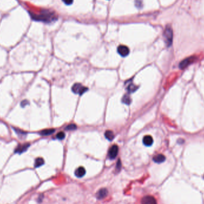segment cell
<instances>
[{
	"label": "cell",
	"mask_w": 204,
	"mask_h": 204,
	"mask_svg": "<svg viewBox=\"0 0 204 204\" xmlns=\"http://www.w3.org/2000/svg\"><path fill=\"white\" fill-rule=\"evenodd\" d=\"M108 194V191L105 188H103L100 189L98 192L97 193L96 195H97V198L99 199H101L105 198Z\"/></svg>",
	"instance_id": "cell-8"
},
{
	"label": "cell",
	"mask_w": 204,
	"mask_h": 204,
	"mask_svg": "<svg viewBox=\"0 0 204 204\" xmlns=\"http://www.w3.org/2000/svg\"><path fill=\"white\" fill-rule=\"evenodd\" d=\"M105 135L106 138L109 141H112L115 137L114 133L112 131H110V130L106 131L105 132Z\"/></svg>",
	"instance_id": "cell-13"
},
{
	"label": "cell",
	"mask_w": 204,
	"mask_h": 204,
	"mask_svg": "<svg viewBox=\"0 0 204 204\" xmlns=\"http://www.w3.org/2000/svg\"><path fill=\"white\" fill-rule=\"evenodd\" d=\"M28 101L27 100H24V101H22V103H21V106L22 107H24L25 106H26V105H28Z\"/></svg>",
	"instance_id": "cell-20"
},
{
	"label": "cell",
	"mask_w": 204,
	"mask_h": 204,
	"mask_svg": "<svg viewBox=\"0 0 204 204\" xmlns=\"http://www.w3.org/2000/svg\"><path fill=\"white\" fill-rule=\"evenodd\" d=\"M56 137L59 139V140H63L65 137V134L63 132L61 131V132H59L56 135Z\"/></svg>",
	"instance_id": "cell-18"
},
{
	"label": "cell",
	"mask_w": 204,
	"mask_h": 204,
	"mask_svg": "<svg viewBox=\"0 0 204 204\" xmlns=\"http://www.w3.org/2000/svg\"><path fill=\"white\" fill-rule=\"evenodd\" d=\"M76 129V125L73 124H71L69 125H67L65 128V130H67V131H72V130H75Z\"/></svg>",
	"instance_id": "cell-17"
},
{
	"label": "cell",
	"mask_w": 204,
	"mask_h": 204,
	"mask_svg": "<svg viewBox=\"0 0 204 204\" xmlns=\"http://www.w3.org/2000/svg\"><path fill=\"white\" fill-rule=\"evenodd\" d=\"M119 151L118 146L116 144H114L112 146L110 147L108 152V156L110 159H114L117 156Z\"/></svg>",
	"instance_id": "cell-4"
},
{
	"label": "cell",
	"mask_w": 204,
	"mask_h": 204,
	"mask_svg": "<svg viewBox=\"0 0 204 204\" xmlns=\"http://www.w3.org/2000/svg\"><path fill=\"white\" fill-rule=\"evenodd\" d=\"M195 58H195L194 56H191L184 59L183 61L180 63L179 68L180 69H184V68L187 67L189 65L195 61Z\"/></svg>",
	"instance_id": "cell-3"
},
{
	"label": "cell",
	"mask_w": 204,
	"mask_h": 204,
	"mask_svg": "<svg viewBox=\"0 0 204 204\" xmlns=\"http://www.w3.org/2000/svg\"><path fill=\"white\" fill-rule=\"evenodd\" d=\"M86 173V169H85L83 167H80L75 170V174L77 177L81 178L85 175Z\"/></svg>",
	"instance_id": "cell-9"
},
{
	"label": "cell",
	"mask_w": 204,
	"mask_h": 204,
	"mask_svg": "<svg viewBox=\"0 0 204 204\" xmlns=\"http://www.w3.org/2000/svg\"><path fill=\"white\" fill-rule=\"evenodd\" d=\"M141 204H157V202L154 197L148 195L143 198Z\"/></svg>",
	"instance_id": "cell-7"
},
{
	"label": "cell",
	"mask_w": 204,
	"mask_h": 204,
	"mask_svg": "<svg viewBox=\"0 0 204 204\" xmlns=\"http://www.w3.org/2000/svg\"><path fill=\"white\" fill-rule=\"evenodd\" d=\"M54 132H55V129H46L44 130H42L39 133V134L42 136H47L53 134Z\"/></svg>",
	"instance_id": "cell-12"
},
{
	"label": "cell",
	"mask_w": 204,
	"mask_h": 204,
	"mask_svg": "<svg viewBox=\"0 0 204 204\" xmlns=\"http://www.w3.org/2000/svg\"><path fill=\"white\" fill-rule=\"evenodd\" d=\"M164 37L165 41V43L168 47H169L172 44L173 42V29L171 27L167 26L164 32Z\"/></svg>",
	"instance_id": "cell-1"
},
{
	"label": "cell",
	"mask_w": 204,
	"mask_h": 204,
	"mask_svg": "<svg viewBox=\"0 0 204 204\" xmlns=\"http://www.w3.org/2000/svg\"><path fill=\"white\" fill-rule=\"evenodd\" d=\"M121 168V164L120 163V160H118V164L116 165V168L118 169L119 170H120Z\"/></svg>",
	"instance_id": "cell-21"
},
{
	"label": "cell",
	"mask_w": 204,
	"mask_h": 204,
	"mask_svg": "<svg viewBox=\"0 0 204 204\" xmlns=\"http://www.w3.org/2000/svg\"><path fill=\"white\" fill-rule=\"evenodd\" d=\"M165 156L163 155V154H158V155H156V156H155L154 157V158H153V160H154V161L155 163H158V164H160V163H164V161L165 160Z\"/></svg>",
	"instance_id": "cell-10"
},
{
	"label": "cell",
	"mask_w": 204,
	"mask_h": 204,
	"mask_svg": "<svg viewBox=\"0 0 204 204\" xmlns=\"http://www.w3.org/2000/svg\"><path fill=\"white\" fill-rule=\"evenodd\" d=\"M131 99H130V97L129 95H125L123 98H122V102L124 103L125 104H126V105H130L131 103Z\"/></svg>",
	"instance_id": "cell-15"
},
{
	"label": "cell",
	"mask_w": 204,
	"mask_h": 204,
	"mask_svg": "<svg viewBox=\"0 0 204 204\" xmlns=\"http://www.w3.org/2000/svg\"><path fill=\"white\" fill-rule=\"evenodd\" d=\"M73 0H63L64 3L66 5H71L72 4Z\"/></svg>",
	"instance_id": "cell-19"
},
{
	"label": "cell",
	"mask_w": 204,
	"mask_h": 204,
	"mask_svg": "<svg viewBox=\"0 0 204 204\" xmlns=\"http://www.w3.org/2000/svg\"><path fill=\"white\" fill-rule=\"evenodd\" d=\"M72 90L75 94H78L80 95H82L85 92L88 90V88L87 87H83L81 84L76 83L75 84L72 86Z\"/></svg>",
	"instance_id": "cell-2"
},
{
	"label": "cell",
	"mask_w": 204,
	"mask_h": 204,
	"mask_svg": "<svg viewBox=\"0 0 204 204\" xmlns=\"http://www.w3.org/2000/svg\"><path fill=\"white\" fill-rule=\"evenodd\" d=\"M118 52L121 56L126 57L129 54L130 50L128 47L121 45L118 47Z\"/></svg>",
	"instance_id": "cell-5"
},
{
	"label": "cell",
	"mask_w": 204,
	"mask_h": 204,
	"mask_svg": "<svg viewBox=\"0 0 204 204\" xmlns=\"http://www.w3.org/2000/svg\"><path fill=\"white\" fill-rule=\"evenodd\" d=\"M29 146L30 144L29 143L19 144V145H18V146L15 149V153H16V154H21L22 153L24 152L25 151H27L28 148L29 147Z\"/></svg>",
	"instance_id": "cell-6"
},
{
	"label": "cell",
	"mask_w": 204,
	"mask_h": 204,
	"mask_svg": "<svg viewBox=\"0 0 204 204\" xmlns=\"http://www.w3.org/2000/svg\"><path fill=\"white\" fill-rule=\"evenodd\" d=\"M143 142L145 146H150L153 144L154 140H153V138L150 135H146L144 136L143 139Z\"/></svg>",
	"instance_id": "cell-11"
},
{
	"label": "cell",
	"mask_w": 204,
	"mask_h": 204,
	"mask_svg": "<svg viewBox=\"0 0 204 204\" xmlns=\"http://www.w3.org/2000/svg\"><path fill=\"white\" fill-rule=\"evenodd\" d=\"M137 87H136L135 85L133 84H131L129 85V86L128 87V88H127V90H128V91L130 93V92H134L136 90H137Z\"/></svg>",
	"instance_id": "cell-16"
},
{
	"label": "cell",
	"mask_w": 204,
	"mask_h": 204,
	"mask_svg": "<svg viewBox=\"0 0 204 204\" xmlns=\"http://www.w3.org/2000/svg\"><path fill=\"white\" fill-rule=\"evenodd\" d=\"M44 159L41 158H38L36 159L35 162V168H38L42 165H44Z\"/></svg>",
	"instance_id": "cell-14"
}]
</instances>
